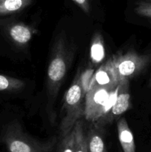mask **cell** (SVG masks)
Instances as JSON below:
<instances>
[{"label": "cell", "instance_id": "cell-15", "mask_svg": "<svg viewBox=\"0 0 151 152\" xmlns=\"http://www.w3.org/2000/svg\"><path fill=\"white\" fill-rule=\"evenodd\" d=\"M134 11L139 16L151 19V0H142L139 1Z\"/></svg>", "mask_w": 151, "mask_h": 152}, {"label": "cell", "instance_id": "cell-9", "mask_svg": "<svg viewBox=\"0 0 151 152\" xmlns=\"http://www.w3.org/2000/svg\"><path fill=\"white\" fill-rule=\"evenodd\" d=\"M118 137L124 152H136L134 137L124 117H121L117 123Z\"/></svg>", "mask_w": 151, "mask_h": 152}, {"label": "cell", "instance_id": "cell-4", "mask_svg": "<svg viewBox=\"0 0 151 152\" xmlns=\"http://www.w3.org/2000/svg\"><path fill=\"white\" fill-rule=\"evenodd\" d=\"M70 50L63 37L58 39L53 45L47 68V88L49 94L54 97L65 79L70 64Z\"/></svg>", "mask_w": 151, "mask_h": 152}, {"label": "cell", "instance_id": "cell-3", "mask_svg": "<svg viewBox=\"0 0 151 152\" xmlns=\"http://www.w3.org/2000/svg\"><path fill=\"white\" fill-rule=\"evenodd\" d=\"M116 87L88 86L85 95L84 117L93 124H97L113 105L118 93Z\"/></svg>", "mask_w": 151, "mask_h": 152}, {"label": "cell", "instance_id": "cell-10", "mask_svg": "<svg viewBox=\"0 0 151 152\" xmlns=\"http://www.w3.org/2000/svg\"><path fill=\"white\" fill-rule=\"evenodd\" d=\"M33 1V0H0V19L22 11Z\"/></svg>", "mask_w": 151, "mask_h": 152}, {"label": "cell", "instance_id": "cell-12", "mask_svg": "<svg viewBox=\"0 0 151 152\" xmlns=\"http://www.w3.org/2000/svg\"><path fill=\"white\" fill-rule=\"evenodd\" d=\"M25 82L19 79L0 74V93H13L20 91Z\"/></svg>", "mask_w": 151, "mask_h": 152}, {"label": "cell", "instance_id": "cell-1", "mask_svg": "<svg viewBox=\"0 0 151 152\" xmlns=\"http://www.w3.org/2000/svg\"><path fill=\"white\" fill-rule=\"evenodd\" d=\"M89 71L78 74L72 84L65 92L62 106V118L60 124V134L63 137L73 130L76 123L84 115L85 95L89 83L87 76Z\"/></svg>", "mask_w": 151, "mask_h": 152}, {"label": "cell", "instance_id": "cell-7", "mask_svg": "<svg viewBox=\"0 0 151 152\" xmlns=\"http://www.w3.org/2000/svg\"><path fill=\"white\" fill-rule=\"evenodd\" d=\"M118 83L111 64L110 58L101 65L90 78L88 86H99L102 87H116Z\"/></svg>", "mask_w": 151, "mask_h": 152}, {"label": "cell", "instance_id": "cell-2", "mask_svg": "<svg viewBox=\"0 0 151 152\" xmlns=\"http://www.w3.org/2000/svg\"><path fill=\"white\" fill-rule=\"evenodd\" d=\"M0 140L7 152H51L56 143V137L47 141H39L31 137L16 120L2 126Z\"/></svg>", "mask_w": 151, "mask_h": 152}, {"label": "cell", "instance_id": "cell-6", "mask_svg": "<svg viewBox=\"0 0 151 152\" xmlns=\"http://www.w3.org/2000/svg\"><path fill=\"white\" fill-rule=\"evenodd\" d=\"M130 83L129 80H124L118 83V89L116 98L113 105L111 107L106 115L101 119L97 125L103 126L107 123H112L115 118L125 113L131 107V96H130Z\"/></svg>", "mask_w": 151, "mask_h": 152}, {"label": "cell", "instance_id": "cell-18", "mask_svg": "<svg viewBox=\"0 0 151 152\" xmlns=\"http://www.w3.org/2000/svg\"><path fill=\"white\" fill-rule=\"evenodd\" d=\"M150 152H151V151H150Z\"/></svg>", "mask_w": 151, "mask_h": 152}, {"label": "cell", "instance_id": "cell-16", "mask_svg": "<svg viewBox=\"0 0 151 152\" xmlns=\"http://www.w3.org/2000/svg\"><path fill=\"white\" fill-rule=\"evenodd\" d=\"M84 13H89L90 11V0H72Z\"/></svg>", "mask_w": 151, "mask_h": 152}, {"label": "cell", "instance_id": "cell-11", "mask_svg": "<svg viewBox=\"0 0 151 152\" xmlns=\"http://www.w3.org/2000/svg\"><path fill=\"white\" fill-rule=\"evenodd\" d=\"M105 57L104 40L100 33H96L93 37L90 45V59L93 64L101 63Z\"/></svg>", "mask_w": 151, "mask_h": 152}, {"label": "cell", "instance_id": "cell-8", "mask_svg": "<svg viewBox=\"0 0 151 152\" xmlns=\"http://www.w3.org/2000/svg\"><path fill=\"white\" fill-rule=\"evenodd\" d=\"M87 152H107L102 126L93 124L86 134Z\"/></svg>", "mask_w": 151, "mask_h": 152}, {"label": "cell", "instance_id": "cell-17", "mask_svg": "<svg viewBox=\"0 0 151 152\" xmlns=\"http://www.w3.org/2000/svg\"><path fill=\"white\" fill-rule=\"evenodd\" d=\"M149 87L151 88V77H150V81H149Z\"/></svg>", "mask_w": 151, "mask_h": 152}, {"label": "cell", "instance_id": "cell-14", "mask_svg": "<svg viewBox=\"0 0 151 152\" xmlns=\"http://www.w3.org/2000/svg\"><path fill=\"white\" fill-rule=\"evenodd\" d=\"M59 152H75V133L73 129L62 137L59 145Z\"/></svg>", "mask_w": 151, "mask_h": 152}, {"label": "cell", "instance_id": "cell-5", "mask_svg": "<svg viewBox=\"0 0 151 152\" xmlns=\"http://www.w3.org/2000/svg\"><path fill=\"white\" fill-rule=\"evenodd\" d=\"M111 64L118 83L130 80L140 74L150 61L149 55L139 54L135 50L117 53L110 58Z\"/></svg>", "mask_w": 151, "mask_h": 152}, {"label": "cell", "instance_id": "cell-13", "mask_svg": "<svg viewBox=\"0 0 151 152\" xmlns=\"http://www.w3.org/2000/svg\"><path fill=\"white\" fill-rule=\"evenodd\" d=\"M73 129L75 133V152H87L86 133L83 122L78 120L76 123Z\"/></svg>", "mask_w": 151, "mask_h": 152}]
</instances>
